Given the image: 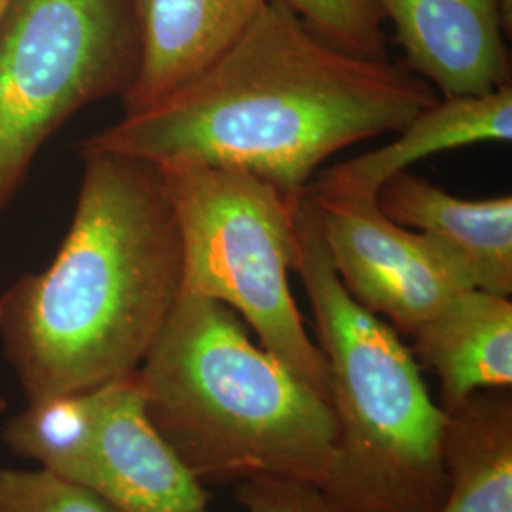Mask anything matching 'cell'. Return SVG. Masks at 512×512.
Returning <instances> with one entry per match:
<instances>
[{
    "label": "cell",
    "mask_w": 512,
    "mask_h": 512,
    "mask_svg": "<svg viewBox=\"0 0 512 512\" xmlns=\"http://www.w3.org/2000/svg\"><path fill=\"white\" fill-rule=\"evenodd\" d=\"M291 10L313 35L372 61H389L385 16L378 0H274Z\"/></svg>",
    "instance_id": "cell-16"
},
{
    "label": "cell",
    "mask_w": 512,
    "mask_h": 512,
    "mask_svg": "<svg viewBox=\"0 0 512 512\" xmlns=\"http://www.w3.org/2000/svg\"><path fill=\"white\" fill-rule=\"evenodd\" d=\"M406 67L446 99L511 86V0H378Z\"/></svg>",
    "instance_id": "cell-9"
},
{
    "label": "cell",
    "mask_w": 512,
    "mask_h": 512,
    "mask_svg": "<svg viewBox=\"0 0 512 512\" xmlns=\"http://www.w3.org/2000/svg\"><path fill=\"white\" fill-rule=\"evenodd\" d=\"M95 427V389L29 401L2 429V442L74 484L84 482Z\"/></svg>",
    "instance_id": "cell-15"
},
{
    "label": "cell",
    "mask_w": 512,
    "mask_h": 512,
    "mask_svg": "<svg viewBox=\"0 0 512 512\" xmlns=\"http://www.w3.org/2000/svg\"><path fill=\"white\" fill-rule=\"evenodd\" d=\"M376 203L393 222L454 249L467 262L476 289L511 296V194L463 200L403 171L380 186Z\"/></svg>",
    "instance_id": "cell-11"
},
{
    "label": "cell",
    "mask_w": 512,
    "mask_h": 512,
    "mask_svg": "<svg viewBox=\"0 0 512 512\" xmlns=\"http://www.w3.org/2000/svg\"><path fill=\"white\" fill-rule=\"evenodd\" d=\"M511 141L512 84L484 95L444 97L404 126L387 147L332 165L310 184L376 198L385 181L429 156L480 143Z\"/></svg>",
    "instance_id": "cell-13"
},
{
    "label": "cell",
    "mask_w": 512,
    "mask_h": 512,
    "mask_svg": "<svg viewBox=\"0 0 512 512\" xmlns=\"http://www.w3.org/2000/svg\"><path fill=\"white\" fill-rule=\"evenodd\" d=\"M8 2H10V0H0V18H2V14H4V10H6Z\"/></svg>",
    "instance_id": "cell-19"
},
{
    "label": "cell",
    "mask_w": 512,
    "mask_h": 512,
    "mask_svg": "<svg viewBox=\"0 0 512 512\" xmlns=\"http://www.w3.org/2000/svg\"><path fill=\"white\" fill-rule=\"evenodd\" d=\"M139 69L126 114L148 109L203 73L253 23L268 0H131Z\"/></svg>",
    "instance_id": "cell-10"
},
{
    "label": "cell",
    "mask_w": 512,
    "mask_h": 512,
    "mask_svg": "<svg viewBox=\"0 0 512 512\" xmlns=\"http://www.w3.org/2000/svg\"><path fill=\"white\" fill-rule=\"evenodd\" d=\"M137 69L131 0H10L0 18V202L59 124L128 92Z\"/></svg>",
    "instance_id": "cell-6"
},
{
    "label": "cell",
    "mask_w": 512,
    "mask_h": 512,
    "mask_svg": "<svg viewBox=\"0 0 512 512\" xmlns=\"http://www.w3.org/2000/svg\"><path fill=\"white\" fill-rule=\"evenodd\" d=\"M296 274L329 366L336 469L329 494L353 512H437L446 495V412L414 353L385 319L351 298L306 198L298 207Z\"/></svg>",
    "instance_id": "cell-4"
},
{
    "label": "cell",
    "mask_w": 512,
    "mask_h": 512,
    "mask_svg": "<svg viewBox=\"0 0 512 512\" xmlns=\"http://www.w3.org/2000/svg\"><path fill=\"white\" fill-rule=\"evenodd\" d=\"M4 410H6V401L4 397H0V414H4Z\"/></svg>",
    "instance_id": "cell-20"
},
{
    "label": "cell",
    "mask_w": 512,
    "mask_h": 512,
    "mask_svg": "<svg viewBox=\"0 0 512 512\" xmlns=\"http://www.w3.org/2000/svg\"><path fill=\"white\" fill-rule=\"evenodd\" d=\"M304 198L344 289L397 332L412 336L454 294L475 287L454 249L385 217L374 196L310 184Z\"/></svg>",
    "instance_id": "cell-7"
},
{
    "label": "cell",
    "mask_w": 512,
    "mask_h": 512,
    "mask_svg": "<svg viewBox=\"0 0 512 512\" xmlns=\"http://www.w3.org/2000/svg\"><path fill=\"white\" fill-rule=\"evenodd\" d=\"M84 488L120 512H207L209 494L150 421L137 376L95 387Z\"/></svg>",
    "instance_id": "cell-8"
},
{
    "label": "cell",
    "mask_w": 512,
    "mask_h": 512,
    "mask_svg": "<svg viewBox=\"0 0 512 512\" xmlns=\"http://www.w3.org/2000/svg\"><path fill=\"white\" fill-rule=\"evenodd\" d=\"M54 262L0 296V338L27 401L128 378L183 293V241L158 165L82 154Z\"/></svg>",
    "instance_id": "cell-2"
},
{
    "label": "cell",
    "mask_w": 512,
    "mask_h": 512,
    "mask_svg": "<svg viewBox=\"0 0 512 512\" xmlns=\"http://www.w3.org/2000/svg\"><path fill=\"white\" fill-rule=\"evenodd\" d=\"M0 512H120L103 497L44 469H0Z\"/></svg>",
    "instance_id": "cell-17"
},
{
    "label": "cell",
    "mask_w": 512,
    "mask_h": 512,
    "mask_svg": "<svg viewBox=\"0 0 512 512\" xmlns=\"http://www.w3.org/2000/svg\"><path fill=\"white\" fill-rule=\"evenodd\" d=\"M135 376L150 421L200 480L289 478L329 494L330 404L255 346L228 306L181 293Z\"/></svg>",
    "instance_id": "cell-3"
},
{
    "label": "cell",
    "mask_w": 512,
    "mask_h": 512,
    "mask_svg": "<svg viewBox=\"0 0 512 512\" xmlns=\"http://www.w3.org/2000/svg\"><path fill=\"white\" fill-rule=\"evenodd\" d=\"M183 241V293L241 315L260 346L330 404L329 366L289 289L298 207L253 175L196 162L158 165Z\"/></svg>",
    "instance_id": "cell-5"
},
{
    "label": "cell",
    "mask_w": 512,
    "mask_h": 512,
    "mask_svg": "<svg viewBox=\"0 0 512 512\" xmlns=\"http://www.w3.org/2000/svg\"><path fill=\"white\" fill-rule=\"evenodd\" d=\"M439 101L408 67L348 54L268 0L203 73L82 143V154L238 169L300 205L340 150L399 133Z\"/></svg>",
    "instance_id": "cell-1"
},
{
    "label": "cell",
    "mask_w": 512,
    "mask_h": 512,
    "mask_svg": "<svg viewBox=\"0 0 512 512\" xmlns=\"http://www.w3.org/2000/svg\"><path fill=\"white\" fill-rule=\"evenodd\" d=\"M414 351L440 380V408L454 412L478 391L511 389L512 304L482 289L454 294L412 334Z\"/></svg>",
    "instance_id": "cell-12"
},
{
    "label": "cell",
    "mask_w": 512,
    "mask_h": 512,
    "mask_svg": "<svg viewBox=\"0 0 512 512\" xmlns=\"http://www.w3.org/2000/svg\"><path fill=\"white\" fill-rule=\"evenodd\" d=\"M442 461L448 486L437 512H512L509 391H478L446 414Z\"/></svg>",
    "instance_id": "cell-14"
},
{
    "label": "cell",
    "mask_w": 512,
    "mask_h": 512,
    "mask_svg": "<svg viewBox=\"0 0 512 512\" xmlns=\"http://www.w3.org/2000/svg\"><path fill=\"white\" fill-rule=\"evenodd\" d=\"M243 512H353L325 490L289 478H251L236 486Z\"/></svg>",
    "instance_id": "cell-18"
}]
</instances>
